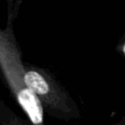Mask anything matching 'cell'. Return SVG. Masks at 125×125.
<instances>
[{"label": "cell", "mask_w": 125, "mask_h": 125, "mask_svg": "<svg viewBox=\"0 0 125 125\" xmlns=\"http://www.w3.org/2000/svg\"><path fill=\"white\" fill-rule=\"evenodd\" d=\"M123 52H124V53H125V45H124V46H123Z\"/></svg>", "instance_id": "4"}, {"label": "cell", "mask_w": 125, "mask_h": 125, "mask_svg": "<svg viewBox=\"0 0 125 125\" xmlns=\"http://www.w3.org/2000/svg\"><path fill=\"white\" fill-rule=\"evenodd\" d=\"M23 80L40 100L44 111L62 120L80 117L76 103L45 69L23 63Z\"/></svg>", "instance_id": "2"}, {"label": "cell", "mask_w": 125, "mask_h": 125, "mask_svg": "<svg viewBox=\"0 0 125 125\" xmlns=\"http://www.w3.org/2000/svg\"><path fill=\"white\" fill-rule=\"evenodd\" d=\"M17 9L9 6L7 25L4 28H0V71L30 124L45 125L43 107L23 80V62L13 28Z\"/></svg>", "instance_id": "1"}, {"label": "cell", "mask_w": 125, "mask_h": 125, "mask_svg": "<svg viewBox=\"0 0 125 125\" xmlns=\"http://www.w3.org/2000/svg\"><path fill=\"white\" fill-rule=\"evenodd\" d=\"M0 125H31L21 118L4 101L0 99Z\"/></svg>", "instance_id": "3"}]
</instances>
